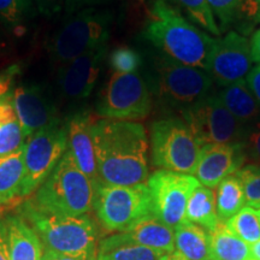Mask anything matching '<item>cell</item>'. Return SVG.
Returning <instances> with one entry per match:
<instances>
[{
    "label": "cell",
    "instance_id": "6da1fadb",
    "mask_svg": "<svg viewBox=\"0 0 260 260\" xmlns=\"http://www.w3.org/2000/svg\"><path fill=\"white\" fill-rule=\"evenodd\" d=\"M93 139L102 184L135 186L149 177L148 140L136 122L94 121Z\"/></svg>",
    "mask_w": 260,
    "mask_h": 260
},
{
    "label": "cell",
    "instance_id": "7a4b0ae2",
    "mask_svg": "<svg viewBox=\"0 0 260 260\" xmlns=\"http://www.w3.org/2000/svg\"><path fill=\"white\" fill-rule=\"evenodd\" d=\"M145 35L165 57L188 67L209 69L216 39L189 23L164 0L155 2Z\"/></svg>",
    "mask_w": 260,
    "mask_h": 260
},
{
    "label": "cell",
    "instance_id": "3957f363",
    "mask_svg": "<svg viewBox=\"0 0 260 260\" xmlns=\"http://www.w3.org/2000/svg\"><path fill=\"white\" fill-rule=\"evenodd\" d=\"M17 212L40 237L45 251L95 260L99 229L89 214L70 217L50 213L38 209L29 199L19 205Z\"/></svg>",
    "mask_w": 260,
    "mask_h": 260
},
{
    "label": "cell",
    "instance_id": "277c9868",
    "mask_svg": "<svg viewBox=\"0 0 260 260\" xmlns=\"http://www.w3.org/2000/svg\"><path fill=\"white\" fill-rule=\"evenodd\" d=\"M96 190L95 184L83 174L67 149L54 170L29 200L46 212L80 217L94 211Z\"/></svg>",
    "mask_w": 260,
    "mask_h": 260
},
{
    "label": "cell",
    "instance_id": "5b68a950",
    "mask_svg": "<svg viewBox=\"0 0 260 260\" xmlns=\"http://www.w3.org/2000/svg\"><path fill=\"white\" fill-rule=\"evenodd\" d=\"M201 147L182 118L169 117L151 125L152 162L159 170L194 174Z\"/></svg>",
    "mask_w": 260,
    "mask_h": 260
},
{
    "label": "cell",
    "instance_id": "8992f818",
    "mask_svg": "<svg viewBox=\"0 0 260 260\" xmlns=\"http://www.w3.org/2000/svg\"><path fill=\"white\" fill-rule=\"evenodd\" d=\"M109 14L94 9L82 10L63 24L51 42V56L61 65L86 52L106 46L110 34Z\"/></svg>",
    "mask_w": 260,
    "mask_h": 260
},
{
    "label": "cell",
    "instance_id": "52a82bcc",
    "mask_svg": "<svg viewBox=\"0 0 260 260\" xmlns=\"http://www.w3.org/2000/svg\"><path fill=\"white\" fill-rule=\"evenodd\" d=\"M151 110V90L138 73L113 71L100 93L96 105V113L103 118L126 122L145 119Z\"/></svg>",
    "mask_w": 260,
    "mask_h": 260
},
{
    "label": "cell",
    "instance_id": "ba28073f",
    "mask_svg": "<svg viewBox=\"0 0 260 260\" xmlns=\"http://www.w3.org/2000/svg\"><path fill=\"white\" fill-rule=\"evenodd\" d=\"M94 211L99 223L106 230L124 233L136 220L152 214L147 184H102L96 190Z\"/></svg>",
    "mask_w": 260,
    "mask_h": 260
},
{
    "label": "cell",
    "instance_id": "9c48e42d",
    "mask_svg": "<svg viewBox=\"0 0 260 260\" xmlns=\"http://www.w3.org/2000/svg\"><path fill=\"white\" fill-rule=\"evenodd\" d=\"M155 73L159 99L181 112L209 95L213 82L207 71L180 64L168 57L157 61Z\"/></svg>",
    "mask_w": 260,
    "mask_h": 260
},
{
    "label": "cell",
    "instance_id": "30bf717a",
    "mask_svg": "<svg viewBox=\"0 0 260 260\" xmlns=\"http://www.w3.org/2000/svg\"><path fill=\"white\" fill-rule=\"evenodd\" d=\"M183 121L201 145L245 144L247 128L224 106L218 95H207L182 111Z\"/></svg>",
    "mask_w": 260,
    "mask_h": 260
},
{
    "label": "cell",
    "instance_id": "8fae6325",
    "mask_svg": "<svg viewBox=\"0 0 260 260\" xmlns=\"http://www.w3.org/2000/svg\"><path fill=\"white\" fill-rule=\"evenodd\" d=\"M68 149L67 128L61 122L44 128L25 140L24 180L21 198L31 195L50 176Z\"/></svg>",
    "mask_w": 260,
    "mask_h": 260
},
{
    "label": "cell",
    "instance_id": "7c38bea8",
    "mask_svg": "<svg viewBox=\"0 0 260 260\" xmlns=\"http://www.w3.org/2000/svg\"><path fill=\"white\" fill-rule=\"evenodd\" d=\"M199 184L197 178L188 174L168 170L154 171L147 180L152 213L175 229L184 220L188 200Z\"/></svg>",
    "mask_w": 260,
    "mask_h": 260
},
{
    "label": "cell",
    "instance_id": "4fadbf2b",
    "mask_svg": "<svg viewBox=\"0 0 260 260\" xmlns=\"http://www.w3.org/2000/svg\"><path fill=\"white\" fill-rule=\"evenodd\" d=\"M252 64L251 41L232 30L214 40L207 73L217 84L228 87L245 80L252 70Z\"/></svg>",
    "mask_w": 260,
    "mask_h": 260
},
{
    "label": "cell",
    "instance_id": "5bb4252c",
    "mask_svg": "<svg viewBox=\"0 0 260 260\" xmlns=\"http://www.w3.org/2000/svg\"><path fill=\"white\" fill-rule=\"evenodd\" d=\"M10 99L21 122L24 138L60 122L57 107L38 84H22L10 93Z\"/></svg>",
    "mask_w": 260,
    "mask_h": 260
},
{
    "label": "cell",
    "instance_id": "9a60e30c",
    "mask_svg": "<svg viewBox=\"0 0 260 260\" xmlns=\"http://www.w3.org/2000/svg\"><path fill=\"white\" fill-rule=\"evenodd\" d=\"M246 159L243 144H206L200 149L195 178L212 189L224 178L239 171Z\"/></svg>",
    "mask_w": 260,
    "mask_h": 260
},
{
    "label": "cell",
    "instance_id": "2e32d148",
    "mask_svg": "<svg viewBox=\"0 0 260 260\" xmlns=\"http://www.w3.org/2000/svg\"><path fill=\"white\" fill-rule=\"evenodd\" d=\"M106 46L86 52L69 63L61 65L59 86L68 99L83 100L88 98L95 86Z\"/></svg>",
    "mask_w": 260,
    "mask_h": 260
},
{
    "label": "cell",
    "instance_id": "e0dca14e",
    "mask_svg": "<svg viewBox=\"0 0 260 260\" xmlns=\"http://www.w3.org/2000/svg\"><path fill=\"white\" fill-rule=\"evenodd\" d=\"M94 119L89 112L76 111L65 123L68 151L83 174L90 178L96 188L102 186L98 172L95 147L93 139Z\"/></svg>",
    "mask_w": 260,
    "mask_h": 260
},
{
    "label": "cell",
    "instance_id": "ac0fdd59",
    "mask_svg": "<svg viewBox=\"0 0 260 260\" xmlns=\"http://www.w3.org/2000/svg\"><path fill=\"white\" fill-rule=\"evenodd\" d=\"M218 18L219 30L235 28L236 32L249 34L260 23V0H207Z\"/></svg>",
    "mask_w": 260,
    "mask_h": 260
},
{
    "label": "cell",
    "instance_id": "d6986e66",
    "mask_svg": "<svg viewBox=\"0 0 260 260\" xmlns=\"http://www.w3.org/2000/svg\"><path fill=\"white\" fill-rule=\"evenodd\" d=\"M11 260H42L45 248L35 230L18 212L4 217Z\"/></svg>",
    "mask_w": 260,
    "mask_h": 260
},
{
    "label": "cell",
    "instance_id": "ffe728a7",
    "mask_svg": "<svg viewBox=\"0 0 260 260\" xmlns=\"http://www.w3.org/2000/svg\"><path fill=\"white\" fill-rule=\"evenodd\" d=\"M139 245L153 249L161 254L175 252V230L162 223L153 213L142 217L124 232Z\"/></svg>",
    "mask_w": 260,
    "mask_h": 260
},
{
    "label": "cell",
    "instance_id": "44dd1931",
    "mask_svg": "<svg viewBox=\"0 0 260 260\" xmlns=\"http://www.w3.org/2000/svg\"><path fill=\"white\" fill-rule=\"evenodd\" d=\"M220 102L232 112V115L243 125L249 126L260 119V104L246 80L224 87L218 94Z\"/></svg>",
    "mask_w": 260,
    "mask_h": 260
},
{
    "label": "cell",
    "instance_id": "7402d4cb",
    "mask_svg": "<svg viewBox=\"0 0 260 260\" xmlns=\"http://www.w3.org/2000/svg\"><path fill=\"white\" fill-rule=\"evenodd\" d=\"M162 255L139 245L128 234L118 233L99 242L95 260H160Z\"/></svg>",
    "mask_w": 260,
    "mask_h": 260
},
{
    "label": "cell",
    "instance_id": "603a6c76",
    "mask_svg": "<svg viewBox=\"0 0 260 260\" xmlns=\"http://www.w3.org/2000/svg\"><path fill=\"white\" fill-rule=\"evenodd\" d=\"M175 248L187 260H211L209 232L183 220L175 228Z\"/></svg>",
    "mask_w": 260,
    "mask_h": 260
},
{
    "label": "cell",
    "instance_id": "cb8c5ba5",
    "mask_svg": "<svg viewBox=\"0 0 260 260\" xmlns=\"http://www.w3.org/2000/svg\"><path fill=\"white\" fill-rule=\"evenodd\" d=\"M184 220L204 228L206 232H212L220 223L217 214L216 197L211 188L199 184L188 200Z\"/></svg>",
    "mask_w": 260,
    "mask_h": 260
},
{
    "label": "cell",
    "instance_id": "d4e9b609",
    "mask_svg": "<svg viewBox=\"0 0 260 260\" xmlns=\"http://www.w3.org/2000/svg\"><path fill=\"white\" fill-rule=\"evenodd\" d=\"M211 260H251V246L239 239L220 222L209 233Z\"/></svg>",
    "mask_w": 260,
    "mask_h": 260
},
{
    "label": "cell",
    "instance_id": "484cf974",
    "mask_svg": "<svg viewBox=\"0 0 260 260\" xmlns=\"http://www.w3.org/2000/svg\"><path fill=\"white\" fill-rule=\"evenodd\" d=\"M24 144L23 130L9 93L0 103V157L15 153Z\"/></svg>",
    "mask_w": 260,
    "mask_h": 260
},
{
    "label": "cell",
    "instance_id": "4316f807",
    "mask_svg": "<svg viewBox=\"0 0 260 260\" xmlns=\"http://www.w3.org/2000/svg\"><path fill=\"white\" fill-rule=\"evenodd\" d=\"M24 180L23 147L15 153L0 157V198L6 203L22 199Z\"/></svg>",
    "mask_w": 260,
    "mask_h": 260
},
{
    "label": "cell",
    "instance_id": "83f0119b",
    "mask_svg": "<svg viewBox=\"0 0 260 260\" xmlns=\"http://www.w3.org/2000/svg\"><path fill=\"white\" fill-rule=\"evenodd\" d=\"M245 194L241 182L235 174L220 182L217 188L216 206L219 222L225 223L245 207Z\"/></svg>",
    "mask_w": 260,
    "mask_h": 260
},
{
    "label": "cell",
    "instance_id": "f1b7e54d",
    "mask_svg": "<svg viewBox=\"0 0 260 260\" xmlns=\"http://www.w3.org/2000/svg\"><path fill=\"white\" fill-rule=\"evenodd\" d=\"M225 225L233 234L245 241L247 245H253L260 240V218L258 210L253 209L251 206H245L226 220Z\"/></svg>",
    "mask_w": 260,
    "mask_h": 260
},
{
    "label": "cell",
    "instance_id": "f546056e",
    "mask_svg": "<svg viewBox=\"0 0 260 260\" xmlns=\"http://www.w3.org/2000/svg\"><path fill=\"white\" fill-rule=\"evenodd\" d=\"M31 11V0H0V21L4 27L22 30Z\"/></svg>",
    "mask_w": 260,
    "mask_h": 260
},
{
    "label": "cell",
    "instance_id": "4dcf8cb0",
    "mask_svg": "<svg viewBox=\"0 0 260 260\" xmlns=\"http://www.w3.org/2000/svg\"><path fill=\"white\" fill-rule=\"evenodd\" d=\"M167 2V0H164ZM172 3L181 5L187 11L190 19L197 24L212 32L213 35H220L218 23L216 22L212 10L207 0H170Z\"/></svg>",
    "mask_w": 260,
    "mask_h": 260
},
{
    "label": "cell",
    "instance_id": "1f68e13d",
    "mask_svg": "<svg viewBox=\"0 0 260 260\" xmlns=\"http://www.w3.org/2000/svg\"><path fill=\"white\" fill-rule=\"evenodd\" d=\"M235 175L242 184L247 206L260 210V165L248 164L236 171Z\"/></svg>",
    "mask_w": 260,
    "mask_h": 260
},
{
    "label": "cell",
    "instance_id": "d6a6232c",
    "mask_svg": "<svg viewBox=\"0 0 260 260\" xmlns=\"http://www.w3.org/2000/svg\"><path fill=\"white\" fill-rule=\"evenodd\" d=\"M142 59L138 52L129 47H119L110 56V65L115 73L133 74L141 67Z\"/></svg>",
    "mask_w": 260,
    "mask_h": 260
},
{
    "label": "cell",
    "instance_id": "836d02e7",
    "mask_svg": "<svg viewBox=\"0 0 260 260\" xmlns=\"http://www.w3.org/2000/svg\"><path fill=\"white\" fill-rule=\"evenodd\" d=\"M243 145H245L247 157L251 158L254 164L260 165V119L247 128V135Z\"/></svg>",
    "mask_w": 260,
    "mask_h": 260
},
{
    "label": "cell",
    "instance_id": "e575fe53",
    "mask_svg": "<svg viewBox=\"0 0 260 260\" xmlns=\"http://www.w3.org/2000/svg\"><path fill=\"white\" fill-rule=\"evenodd\" d=\"M246 82L260 104V65L253 68L249 71V74L246 77Z\"/></svg>",
    "mask_w": 260,
    "mask_h": 260
},
{
    "label": "cell",
    "instance_id": "d590c367",
    "mask_svg": "<svg viewBox=\"0 0 260 260\" xmlns=\"http://www.w3.org/2000/svg\"><path fill=\"white\" fill-rule=\"evenodd\" d=\"M38 8L44 15L52 16L58 12L63 4V0H37Z\"/></svg>",
    "mask_w": 260,
    "mask_h": 260
},
{
    "label": "cell",
    "instance_id": "8d00e7d4",
    "mask_svg": "<svg viewBox=\"0 0 260 260\" xmlns=\"http://www.w3.org/2000/svg\"><path fill=\"white\" fill-rule=\"evenodd\" d=\"M0 260H11L4 219H0Z\"/></svg>",
    "mask_w": 260,
    "mask_h": 260
},
{
    "label": "cell",
    "instance_id": "74e56055",
    "mask_svg": "<svg viewBox=\"0 0 260 260\" xmlns=\"http://www.w3.org/2000/svg\"><path fill=\"white\" fill-rule=\"evenodd\" d=\"M251 52L253 61L260 65V28L253 34L251 40Z\"/></svg>",
    "mask_w": 260,
    "mask_h": 260
},
{
    "label": "cell",
    "instance_id": "f35d334b",
    "mask_svg": "<svg viewBox=\"0 0 260 260\" xmlns=\"http://www.w3.org/2000/svg\"><path fill=\"white\" fill-rule=\"evenodd\" d=\"M42 260H82V259L75 258V256H70V255L59 254V253H54L51 251H45Z\"/></svg>",
    "mask_w": 260,
    "mask_h": 260
},
{
    "label": "cell",
    "instance_id": "ab89813d",
    "mask_svg": "<svg viewBox=\"0 0 260 260\" xmlns=\"http://www.w3.org/2000/svg\"><path fill=\"white\" fill-rule=\"evenodd\" d=\"M251 252H252L253 259L260 260V240L258 242H255V243H253V245H251Z\"/></svg>",
    "mask_w": 260,
    "mask_h": 260
},
{
    "label": "cell",
    "instance_id": "60d3db41",
    "mask_svg": "<svg viewBox=\"0 0 260 260\" xmlns=\"http://www.w3.org/2000/svg\"><path fill=\"white\" fill-rule=\"evenodd\" d=\"M160 260H187V259L178 254L177 252H174V253H170V254H164L160 258Z\"/></svg>",
    "mask_w": 260,
    "mask_h": 260
},
{
    "label": "cell",
    "instance_id": "b9f144b4",
    "mask_svg": "<svg viewBox=\"0 0 260 260\" xmlns=\"http://www.w3.org/2000/svg\"><path fill=\"white\" fill-rule=\"evenodd\" d=\"M90 2V0H65V4H67L68 9L69 10H75L79 4H82V3Z\"/></svg>",
    "mask_w": 260,
    "mask_h": 260
},
{
    "label": "cell",
    "instance_id": "7bdbcfd3",
    "mask_svg": "<svg viewBox=\"0 0 260 260\" xmlns=\"http://www.w3.org/2000/svg\"><path fill=\"white\" fill-rule=\"evenodd\" d=\"M10 204L11 203H6V201H4L0 198V219H3V216H4L5 211L9 209Z\"/></svg>",
    "mask_w": 260,
    "mask_h": 260
},
{
    "label": "cell",
    "instance_id": "ee69618b",
    "mask_svg": "<svg viewBox=\"0 0 260 260\" xmlns=\"http://www.w3.org/2000/svg\"><path fill=\"white\" fill-rule=\"evenodd\" d=\"M3 25H4V24H3L2 21H0V44H2V38H3V31H2Z\"/></svg>",
    "mask_w": 260,
    "mask_h": 260
},
{
    "label": "cell",
    "instance_id": "f6af8a7d",
    "mask_svg": "<svg viewBox=\"0 0 260 260\" xmlns=\"http://www.w3.org/2000/svg\"><path fill=\"white\" fill-rule=\"evenodd\" d=\"M258 214H259V218H260V210H258Z\"/></svg>",
    "mask_w": 260,
    "mask_h": 260
},
{
    "label": "cell",
    "instance_id": "bcb514c9",
    "mask_svg": "<svg viewBox=\"0 0 260 260\" xmlns=\"http://www.w3.org/2000/svg\"><path fill=\"white\" fill-rule=\"evenodd\" d=\"M251 260H255V259H251Z\"/></svg>",
    "mask_w": 260,
    "mask_h": 260
}]
</instances>
